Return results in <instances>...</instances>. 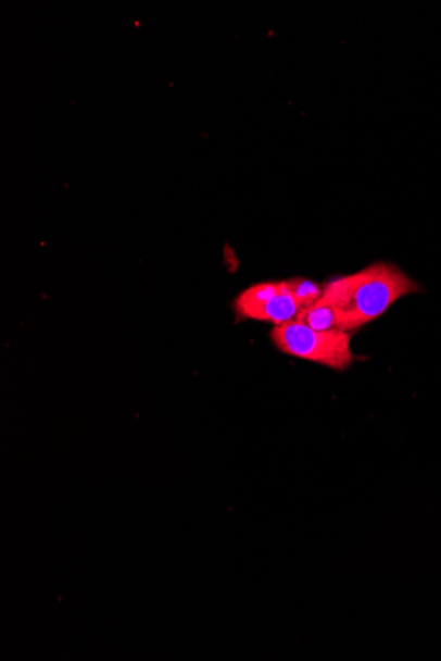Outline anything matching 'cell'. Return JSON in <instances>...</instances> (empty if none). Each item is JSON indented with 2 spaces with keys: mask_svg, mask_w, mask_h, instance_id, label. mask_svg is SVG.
Returning <instances> with one entry per match:
<instances>
[{
  "mask_svg": "<svg viewBox=\"0 0 441 661\" xmlns=\"http://www.w3.org/2000/svg\"><path fill=\"white\" fill-rule=\"evenodd\" d=\"M232 308L238 321H259L274 326L290 323L300 312L287 280L256 283L237 296Z\"/></svg>",
  "mask_w": 441,
  "mask_h": 661,
  "instance_id": "obj_3",
  "label": "cell"
},
{
  "mask_svg": "<svg viewBox=\"0 0 441 661\" xmlns=\"http://www.w3.org/2000/svg\"><path fill=\"white\" fill-rule=\"evenodd\" d=\"M295 320L315 330L344 332L339 314H337L332 307L322 300H318L314 305L302 309Z\"/></svg>",
  "mask_w": 441,
  "mask_h": 661,
  "instance_id": "obj_4",
  "label": "cell"
},
{
  "mask_svg": "<svg viewBox=\"0 0 441 661\" xmlns=\"http://www.w3.org/2000/svg\"><path fill=\"white\" fill-rule=\"evenodd\" d=\"M421 290L394 263L376 262L324 284L320 300L339 314L344 332L354 333L381 317L398 300Z\"/></svg>",
  "mask_w": 441,
  "mask_h": 661,
  "instance_id": "obj_1",
  "label": "cell"
},
{
  "mask_svg": "<svg viewBox=\"0 0 441 661\" xmlns=\"http://www.w3.org/2000/svg\"><path fill=\"white\" fill-rule=\"evenodd\" d=\"M353 333L341 330H315L293 320L274 326L272 341L280 353L320 366L346 372L355 361L352 351Z\"/></svg>",
  "mask_w": 441,
  "mask_h": 661,
  "instance_id": "obj_2",
  "label": "cell"
},
{
  "mask_svg": "<svg viewBox=\"0 0 441 661\" xmlns=\"http://www.w3.org/2000/svg\"><path fill=\"white\" fill-rule=\"evenodd\" d=\"M287 284L293 298L298 301L300 311L316 304L322 299L323 286L307 279V277H291L287 280Z\"/></svg>",
  "mask_w": 441,
  "mask_h": 661,
  "instance_id": "obj_5",
  "label": "cell"
}]
</instances>
